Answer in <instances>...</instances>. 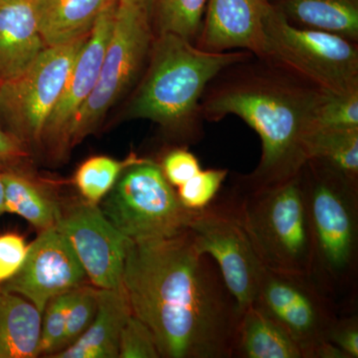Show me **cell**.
<instances>
[{
  "instance_id": "1",
  "label": "cell",
  "mask_w": 358,
  "mask_h": 358,
  "mask_svg": "<svg viewBox=\"0 0 358 358\" xmlns=\"http://www.w3.org/2000/svg\"><path fill=\"white\" fill-rule=\"evenodd\" d=\"M122 287L131 313L154 334L160 357L233 358L242 310L189 230L133 242Z\"/></svg>"
},
{
  "instance_id": "2",
  "label": "cell",
  "mask_w": 358,
  "mask_h": 358,
  "mask_svg": "<svg viewBox=\"0 0 358 358\" xmlns=\"http://www.w3.org/2000/svg\"><path fill=\"white\" fill-rule=\"evenodd\" d=\"M327 92L293 71L252 55L228 66L205 89L204 121L237 115L262 141V155L253 173L233 180L248 189L267 187L294 178L307 160L306 143L315 129Z\"/></svg>"
},
{
  "instance_id": "3",
  "label": "cell",
  "mask_w": 358,
  "mask_h": 358,
  "mask_svg": "<svg viewBox=\"0 0 358 358\" xmlns=\"http://www.w3.org/2000/svg\"><path fill=\"white\" fill-rule=\"evenodd\" d=\"M252 55L244 50H201L178 35L159 33L124 114L155 122L182 147L199 143L204 136L205 89L221 71Z\"/></svg>"
},
{
  "instance_id": "4",
  "label": "cell",
  "mask_w": 358,
  "mask_h": 358,
  "mask_svg": "<svg viewBox=\"0 0 358 358\" xmlns=\"http://www.w3.org/2000/svg\"><path fill=\"white\" fill-rule=\"evenodd\" d=\"M301 189L312 238L310 279L336 303L355 313L358 287V182L327 162L306 160Z\"/></svg>"
},
{
  "instance_id": "5",
  "label": "cell",
  "mask_w": 358,
  "mask_h": 358,
  "mask_svg": "<svg viewBox=\"0 0 358 358\" xmlns=\"http://www.w3.org/2000/svg\"><path fill=\"white\" fill-rule=\"evenodd\" d=\"M226 192L264 267L310 278L312 238L300 173L255 189L232 179Z\"/></svg>"
},
{
  "instance_id": "6",
  "label": "cell",
  "mask_w": 358,
  "mask_h": 358,
  "mask_svg": "<svg viewBox=\"0 0 358 358\" xmlns=\"http://www.w3.org/2000/svg\"><path fill=\"white\" fill-rule=\"evenodd\" d=\"M155 32L150 0H117L114 24L93 93L71 129L69 148L94 133L147 68Z\"/></svg>"
},
{
  "instance_id": "7",
  "label": "cell",
  "mask_w": 358,
  "mask_h": 358,
  "mask_svg": "<svg viewBox=\"0 0 358 358\" xmlns=\"http://www.w3.org/2000/svg\"><path fill=\"white\" fill-rule=\"evenodd\" d=\"M99 204L106 218L133 242L176 236L188 229L195 213L179 201L159 162L148 159L127 167Z\"/></svg>"
},
{
  "instance_id": "8",
  "label": "cell",
  "mask_w": 358,
  "mask_h": 358,
  "mask_svg": "<svg viewBox=\"0 0 358 358\" xmlns=\"http://www.w3.org/2000/svg\"><path fill=\"white\" fill-rule=\"evenodd\" d=\"M261 57L284 66L327 93L358 90V42L289 24L273 7L264 24Z\"/></svg>"
},
{
  "instance_id": "9",
  "label": "cell",
  "mask_w": 358,
  "mask_h": 358,
  "mask_svg": "<svg viewBox=\"0 0 358 358\" xmlns=\"http://www.w3.org/2000/svg\"><path fill=\"white\" fill-rule=\"evenodd\" d=\"M254 303L289 334L303 358H348L329 341L339 308L308 275L264 268Z\"/></svg>"
},
{
  "instance_id": "10",
  "label": "cell",
  "mask_w": 358,
  "mask_h": 358,
  "mask_svg": "<svg viewBox=\"0 0 358 358\" xmlns=\"http://www.w3.org/2000/svg\"><path fill=\"white\" fill-rule=\"evenodd\" d=\"M88 36L46 47L23 74L0 84V117L28 148L41 145L47 121Z\"/></svg>"
},
{
  "instance_id": "11",
  "label": "cell",
  "mask_w": 358,
  "mask_h": 358,
  "mask_svg": "<svg viewBox=\"0 0 358 358\" xmlns=\"http://www.w3.org/2000/svg\"><path fill=\"white\" fill-rule=\"evenodd\" d=\"M188 230L197 250L210 256L217 264L240 310L253 305L265 267L238 217L228 192H219L206 208L195 211Z\"/></svg>"
},
{
  "instance_id": "12",
  "label": "cell",
  "mask_w": 358,
  "mask_h": 358,
  "mask_svg": "<svg viewBox=\"0 0 358 358\" xmlns=\"http://www.w3.org/2000/svg\"><path fill=\"white\" fill-rule=\"evenodd\" d=\"M55 228L69 241L93 286H122L124 262L133 241L106 218L98 204L83 199L63 204Z\"/></svg>"
},
{
  "instance_id": "13",
  "label": "cell",
  "mask_w": 358,
  "mask_h": 358,
  "mask_svg": "<svg viewBox=\"0 0 358 358\" xmlns=\"http://www.w3.org/2000/svg\"><path fill=\"white\" fill-rule=\"evenodd\" d=\"M87 279L69 241L56 228H51L39 232L28 245L20 271L0 288L26 299L42 313L49 301L82 286Z\"/></svg>"
},
{
  "instance_id": "14",
  "label": "cell",
  "mask_w": 358,
  "mask_h": 358,
  "mask_svg": "<svg viewBox=\"0 0 358 358\" xmlns=\"http://www.w3.org/2000/svg\"><path fill=\"white\" fill-rule=\"evenodd\" d=\"M117 1L112 0L99 15L45 126L41 147L56 159L65 157L70 150L71 129L95 89L114 24Z\"/></svg>"
},
{
  "instance_id": "15",
  "label": "cell",
  "mask_w": 358,
  "mask_h": 358,
  "mask_svg": "<svg viewBox=\"0 0 358 358\" xmlns=\"http://www.w3.org/2000/svg\"><path fill=\"white\" fill-rule=\"evenodd\" d=\"M270 0H208L195 45L201 50H244L261 57Z\"/></svg>"
},
{
  "instance_id": "16",
  "label": "cell",
  "mask_w": 358,
  "mask_h": 358,
  "mask_svg": "<svg viewBox=\"0 0 358 358\" xmlns=\"http://www.w3.org/2000/svg\"><path fill=\"white\" fill-rule=\"evenodd\" d=\"M46 47L36 0H0V82L23 74Z\"/></svg>"
},
{
  "instance_id": "17",
  "label": "cell",
  "mask_w": 358,
  "mask_h": 358,
  "mask_svg": "<svg viewBox=\"0 0 358 358\" xmlns=\"http://www.w3.org/2000/svg\"><path fill=\"white\" fill-rule=\"evenodd\" d=\"M133 315L124 287L99 289L98 308L87 331L51 358H117L120 336Z\"/></svg>"
},
{
  "instance_id": "18",
  "label": "cell",
  "mask_w": 358,
  "mask_h": 358,
  "mask_svg": "<svg viewBox=\"0 0 358 358\" xmlns=\"http://www.w3.org/2000/svg\"><path fill=\"white\" fill-rule=\"evenodd\" d=\"M289 24L358 42V0H270Z\"/></svg>"
},
{
  "instance_id": "19",
  "label": "cell",
  "mask_w": 358,
  "mask_h": 358,
  "mask_svg": "<svg viewBox=\"0 0 358 358\" xmlns=\"http://www.w3.org/2000/svg\"><path fill=\"white\" fill-rule=\"evenodd\" d=\"M112 0H36L37 20L47 47L87 36Z\"/></svg>"
},
{
  "instance_id": "20",
  "label": "cell",
  "mask_w": 358,
  "mask_h": 358,
  "mask_svg": "<svg viewBox=\"0 0 358 358\" xmlns=\"http://www.w3.org/2000/svg\"><path fill=\"white\" fill-rule=\"evenodd\" d=\"M6 192V213L16 214L39 232L55 228L62 205L48 186L34 176L7 167L2 171Z\"/></svg>"
},
{
  "instance_id": "21",
  "label": "cell",
  "mask_w": 358,
  "mask_h": 358,
  "mask_svg": "<svg viewBox=\"0 0 358 358\" xmlns=\"http://www.w3.org/2000/svg\"><path fill=\"white\" fill-rule=\"evenodd\" d=\"M41 320L32 303L0 288V358L39 357Z\"/></svg>"
},
{
  "instance_id": "22",
  "label": "cell",
  "mask_w": 358,
  "mask_h": 358,
  "mask_svg": "<svg viewBox=\"0 0 358 358\" xmlns=\"http://www.w3.org/2000/svg\"><path fill=\"white\" fill-rule=\"evenodd\" d=\"M234 357L303 358L289 334L255 303L242 310L233 350Z\"/></svg>"
},
{
  "instance_id": "23",
  "label": "cell",
  "mask_w": 358,
  "mask_h": 358,
  "mask_svg": "<svg viewBox=\"0 0 358 358\" xmlns=\"http://www.w3.org/2000/svg\"><path fill=\"white\" fill-rule=\"evenodd\" d=\"M307 159L327 162L358 182V128L317 129L306 143Z\"/></svg>"
},
{
  "instance_id": "24",
  "label": "cell",
  "mask_w": 358,
  "mask_h": 358,
  "mask_svg": "<svg viewBox=\"0 0 358 358\" xmlns=\"http://www.w3.org/2000/svg\"><path fill=\"white\" fill-rule=\"evenodd\" d=\"M157 34L173 33L195 44L208 0H150Z\"/></svg>"
},
{
  "instance_id": "25",
  "label": "cell",
  "mask_w": 358,
  "mask_h": 358,
  "mask_svg": "<svg viewBox=\"0 0 358 358\" xmlns=\"http://www.w3.org/2000/svg\"><path fill=\"white\" fill-rule=\"evenodd\" d=\"M141 159L131 155L124 160L108 157H94L86 160L77 169L74 178L82 199L99 205L114 187L124 169Z\"/></svg>"
},
{
  "instance_id": "26",
  "label": "cell",
  "mask_w": 358,
  "mask_h": 358,
  "mask_svg": "<svg viewBox=\"0 0 358 358\" xmlns=\"http://www.w3.org/2000/svg\"><path fill=\"white\" fill-rule=\"evenodd\" d=\"M229 171L226 169H209L200 171L189 180L178 187L179 201L192 211L206 208L217 197L227 178Z\"/></svg>"
},
{
  "instance_id": "27",
  "label": "cell",
  "mask_w": 358,
  "mask_h": 358,
  "mask_svg": "<svg viewBox=\"0 0 358 358\" xmlns=\"http://www.w3.org/2000/svg\"><path fill=\"white\" fill-rule=\"evenodd\" d=\"M98 296L99 289L93 285L84 284L73 289L62 350L75 343L91 324L98 308Z\"/></svg>"
},
{
  "instance_id": "28",
  "label": "cell",
  "mask_w": 358,
  "mask_h": 358,
  "mask_svg": "<svg viewBox=\"0 0 358 358\" xmlns=\"http://www.w3.org/2000/svg\"><path fill=\"white\" fill-rule=\"evenodd\" d=\"M71 293L72 291L55 296L45 307L42 313L39 355L51 357L62 350Z\"/></svg>"
},
{
  "instance_id": "29",
  "label": "cell",
  "mask_w": 358,
  "mask_h": 358,
  "mask_svg": "<svg viewBox=\"0 0 358 358\" xmlns=\"http://www.w3.org/2000/svg\"><path fill=\"white\" fill-rule=\"evenodd\" d=\"M324 128H358V90L327 94L315 124V129Z\"/></svg>"
},
{
  "instance_id": "30",
  "label": "cell",
  "mask_w": 358,
  "mask_h": 358,
  "mask_svg": "<svg viewBox=\"0 0 358 358\" xmlns=\"http://www.w3.org/2000/svg\"><path fill=\"white\" fill-rule=\"evenodd\" d=\"M120 358H159V348L154 334L145 322L131 315L121 331Z\"/></svg>"
},
{
  "instance_id": "31",
  "label": "cell",
  "mask_w": 358,
  "mask_h": 358,
  "mask_svg": "<svg viewBox=\"0 0 358 358\" xmlns=\"http://www.w3.org/2000/svg\"><path fill=\"white\" fill-rule=\"evenodd\" d=\"M159 166L173 187H179L201 171L199 160L186 147H178L167 152Z\"/></svg>"
},
{
  "instance_id": "32",
  "label": "cell",
  "mask_w": 358,
  "mask_h": 358,
  "mask_svg": "<svg viewBox=\"0 0 358 358\" xmlns=\"http://www.w3.org/2000/svg\"><path fill=\"white\" fill-rule=\"evenodd\" d=\"M24 238L14 233L0 236V285L20 271L27 255Z\"/></svg>"
},
{
  "instance_id": "33",
  "label": "cell",
  "mask_w": 358,
  "mask_h": 358,
  "mask_svg": "<svg viewBox=\"0 0 358 358\" xmlns=\"http://www.w3.org/2000/svg\"><path fill=\"white\" fill-rule=\"evenodd\" d=\"M348 358L358 357V315L350 313L339 317L329 338Z\"/></svg>"
},
{
  "instance_id": "34",
  "label": "cell",
  "mask_w": 358,
  "mask_h": 358,
  "mask_svg": "<svg viewBox=\"0 0 358 358\" xmlns=\"http://www.w3.org/2000/svg\"><path fill=\"white\" fill-rule=\"evenodd\" d=\"M29 148L0 126V166H14L29 155Z\"/></svg>"
},
{
  "instance_id": "35",
  "label": "cell",
  "mask_w": 358,
  "mask_h": 358,
  "mask_svg": "<svg viewBox=\"0 0 358 358\" xmlns=\"http://www.w3.org/2000/svg\"><path fill=\"white\" fill-rule=\"evenodd\" d=\"M6 213V192H4L3 174L0 171V216Z\"/></svg>"
},
{
  "instance_id": "36",
  "label": "cell",
  "mask_w": 358,
  "mask_h": 358,
  "mask_svg": "<svg viewBox=\"0 0 358 358\" xmlns=\"http://www.w3.org/2000/svg\"><path fill=\"white\" fill-rule=\"evenodd\" d=\"M0 84H1V82H0Z\"/></svg>"
}]
</instances>
